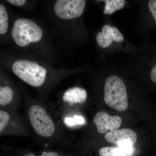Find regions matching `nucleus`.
<instances>
[{
  "mask_svg": "<svg viewBox=\"0 0 156 156\" xmlns=\"http://www.w3.org/2000/svg\"><path fill=\"white\" fill-rule=\"evenodd\" d=\"M24 115L35 141L45 150L53 147L68 150L72 147L68 129L41 101L30 98L26 101Z\"/></svg>",
  "mask_w": 156,
  "mask_h": 156,
  "instance_id": "f257e3e1",
  "label": "nucleus"
},
{
  "mask_svg": "<svg viewBox=\"0 0 156 156\" xmlns=\"http://www.w3.org/2000/svg\"><path fill=\"white\" fill-rule=\"evenodd\" d=\"M87 98V91L80 87L70 88L63 93L55 113L68 129L81 126L82 115L77 112L76 108L86 103Z\"/></svg>",
  "mask_w": 156,
  "mask_h": 156,
  "instance_id": "f03ea898",
  "label": "nucleus"
},
{
  "mask_svg": "<svg viewBox=\"0 0 156 156\" xmlns=\"http://www.w3.org/2000/svg\"><path fill=\"white\" fill-rule=\"evenodd\" d=\"M12 70L21 80L37 89L44 87L47 83V70L35 62L17 60L12 65Z\"/></svg>",
  "mask_w": 156,
  "mask_h": 156,
  "instance_id": "7ed1b4c3",
  "label": "nucleus"
},
{
  "mask_svg": "<svg viewBox=\"0 0 156 156\" xmlns=\"http://www.w3.org/2000/svg\"><path fill=\"white\" fill-rule=\"evenodd\" d=\"M104 92V101L108 106L118 112H124L128 108L127 88L119 77L112 75L107 78Z\"/></svg>",
  "mask_w": 156,
  "mask_h": 156,
  "instance_id": "20e7f679",
  "label": "nucleus"
},
{
  "mask_svg": "<svg viewBox=\"0 0 156 156\" xmlns=\"http://www.w3.org/2000/svg\"><path fill=\"white\" fill-rule=\"evenodd\" d=\"M32 136L25 117L17 112L0 109V136Z\"/></svg>",
  "mask_w": 156,
  "mask_h": 156,
  "instance_id": "39448f33",
  "label": "nucleus"
},
{
  "mask_svg": "<svg viewBox=\"0 0 156 156\" xmlns=\"http://www.w3.org/2000/svg\"><path fill=\"white\" fill-rule=\"evenodd\" d=\"M43 35L41 28L36 23L25 18L17 20L12 30V37L15 43L20 47L39 42Z\"/></svg>",
  "mask_w": 156,
  "mask_h": 156,
  "instance_id": "423d86ee",
  "label": "nucleus"
},
{
  "mask_svg": "<svg viewBox=\"0 0 156 156\" xmlns=\"http://www.w3.org/2000/svg\"><path fill=\"white\" fill-rule=\"evenodd\" d=\"M86 5L84 0H58L54 5V12L61 19H74L82 15Z\"/></svg>",
  "mask_w": 156,
  "mask_h": 156,
  "instance_id": "0eeeda50",
  "label": "nucleus"
},
{
  "mask_svg": "<svg viewBox=\"0 0 156 156\" xmlns=\"http://www.w3.org/2000/svg\"><path fill=\"white\" fill-rule=\"evenodd\" d=\"M92 122L97 132L99 134H105L108 131L112 132L119 130L122 120L118 116H112L106 112L100 111L95 115Z\"/></svg>",
  "mask_w": 156,
  "mask_h": 156,
  "instance_id": "6e6552de",
  "label": "nucleus"
},
{
  "mask_svg": "<svg viewBox=\"0 0 156 156\" xmlns=\"http://www.w3.org/2000/svg\"><path fill=\"white\" fill-rule=\"evenodd\" d=\"M20 100L14 88L7 81L0 87V109L17 112Z\"/></svg>",
  "mask_w": 156,
  "mask_h": 156,
  "instance_id": "1a4fd4ad",
  "label": "nucleus"
},
{
  "mask_svg": "<svg viewBox=\"0 0 156 156\" xmlns=\"http://www.w3.org/2000/svg\"><path fill=\"white\" fill-rule=\"evenodd\" d=\"M96 39L98 44L102 48H108L113 42L122 43L125 40L117 27L108 24L104 26L101 31L97 34Z\"/></svg>",
  "mask_w": 156,
  "mask_h": 156,
  "instance_id": "9d476101",
  "label": "nucleus"
},
{
  "mask_svg": "<svg viewBox=\"0 0 156 156\" xmlns=\"http://www.w3.org/2000/svg\"><path fill=\"white\" fill-rule=\"evenodd\" d=\"M145 50L143 68L147 71L151 82L156 85V44L148 45Z\"/></svg>",
  "mask_w": 156,
  "mask_h": 156,
  "instance_id": "9b49d317",
  "label": "nucleus"
},
{
  "mask_svg": "<svg viewBox=\"0 0 156 156\" xmlns=\"http://www.w3.org/2000/svg\"><path fill=\"white\" fill-rule=\"evenodd\" d=\"M105 138L110 143L117 145L122 141H131L134 144L137 140L136 132L129 128H123L108 132L105 135Z\"/></svg>",
  "mask_w": 156,
  "mask_h": 156,
  "instance_id": "f8f14e48",
  "label": "nucleus"
},
{
  "mask_svg": "<svg viewBox=\"0 0 156 156\" xmlns=\"http://www.w3.org/2000/svg\"><path fill=\"white\" fill-rule=\"evenodd\" d=\"M145 8L147 28L150 30H156V0L147 1Z\"/></svg>",
  "mask_w": 156,
  "mask_h": 156,
  "instance_id": "ddd939ff",
  "label": "nucleus"
},
{
  "mask_svg": "<svg viewBox=\"0 0 156 156\" xmlns=\"http://www.w3.org/2000/svg\"><path fill=\"white\" fill-rule=\"evenodd\" d=\"M16 156H76V155L55 150H45L39 154L27 150H19Z\"/></svg>",
  "mask_w": 156,
  "mask_h": 156,
  "instance_id": "4468645a",
  "label": "nucleus"
},
{
  "mask_svg": "<svg viewBox=\"0 0 156 156\" xmlns=\"http://www.w3.org/2000/svg\"><path fill=\"white\" fill-rule=\"evenodd\" d=\"M100 156H133L134 153L130 152L118 147L101 148L98 151Z\"/></svg>",
  "mask_w": 156,
  "mask_h": 156,
  "instance_id": "2eb2a0df",
  "label": "nucleus"
},
{
  "mask_svg": "<svg viewBox=\"0 0 156 156\" xmlns=\"http://www.w3.org/2000/svg\"><path fill=\"white\" fill-rule=\"evenodd\" d=\"M103 2L105 3L103 13L106 15H111L122 9L126 4V1L124 0H106Z\"/></svg>",
  "mask_w": 156,
  "mask_h": 156,
  "instance_id": "dca6fc26",
  "label": "nucleus"
},
{
  "mask_svg": "<svg viewBox=\"0 0 156 156\" xmlns=\"http://www.w3.org/2000/svg\"><path fill=\"white\" fill-rule=\"evenodd\" d=\"M9 28V16L5 6L0 5V34H4Z\"/></svg>",
  "mask_w": 156,
  "mask_h": 156,
  "instance_id": "f3484780",
  "label": "nucleus"
},
{
  "mask_svg": "<svg viewBox=\"0 0 156 156\" xmlns=\"http://www.w3.org/2000/svg\"><path fill=\"white\" fill-rule=\"evenodd\" d=\"M7 1L11 5L17 6L23 5L26 2V1L24 0H8Z\"/></svg>",
  "mask_w": 156,
  "mask_h": 156,
  "instance_id": "a211bd4d",
  "label": "nucleus"
}]
</instances>
